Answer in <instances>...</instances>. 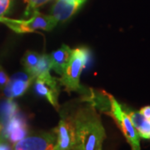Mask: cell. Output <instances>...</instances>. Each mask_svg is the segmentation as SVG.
<instances>
[{
	"label": "cell",
	"mask_w": 150,
	"mask_h": 150,
	"mask_svg": "<svg viewBox=\"0 0 150 150\" xmlns=\"http://www.w3.org/2000/svg\"><path fill=\"white\" fill-rule=\"evenodd\" d=\"M49 0H35L34 2V10H37V8L40 6L43 5L44 4H46Z\"/></svg>",
	"instance_id": "cell-19"
},
{
	"label": "cell",
	"mask_w": 150,
	"mask_h": 150,
	"mask_svg": "<svg viewBox=\"0 0 150 150\" xmlns=\"http://www.w3.org/2000/svg\"><path fill=\"white\" fill-rule=\"evenodd\" d=\"M40 58L41 55L36 52H33V51L26 52V54H24L23 58L22 59V64L26 70V73L33 76V73L36 69Z\"/></svg>",
	"instance_id": "cell-13"
},
{
	"label": "cell",
	"mask_w": 150,
	"mask_h": 150,
	"mask_svg": "<svg viewBox=\"0 0 150 150\" xmlns=\"http://www.w3.org/2000/svg\"><path fill=\"white\" fill-rule=\"evenodd\" d=\"M51 69H52V60L50 58V55L48 54L41 55V58L39 59L37 67L33 73V77L36 79V77H38V75L46 72H49Z\"/></svg>",
	"instance_id": "cell-14"
},
{
	"label": "cell",
	"mask_w": 150,
	"mask_h": 150,
	"mask_svg": "<svg viewBox=\"0 0 150 150\" xmlns=\"http://www.w3.org/2000/svg\"><path fill=\"white\" fill-rule=\"evenodd\" d=\"M0 150H12V149L7 144L0 143Z\"/></svg>",
	"instance_id": "cell-20"
},
{
	"label": "cell",
	"mask_w": 150,
	"mask_h": 150,
	"mask_svg": "<svg viewBox=\"0 0 150 150\" xmlns=\"http://www.w3.org/2000/svg\"><path fill=\"white\" fill-rule=\"evenodd\" d=\"M79 1H81L82 3H84V2H85L86 0H79Z\"/></svg>",
	"instance_id": "cell-21"
},
{
	"label": "cell",
	"mask_w": 150,
	"mask_h": 150,
	"mask_svg": "<svg viewBox=\"0 0 150 150\" xmlns=\"http://www.w3.org/2000/svg\"><path fill=\"white\" fill-rule=\"evenodd\" d=\"M18 112V108L16 103L11 98H8L0 105V119L3 127L8 123L11 118Z\"/></svg>",
	"instance_id": "cell-12"
},
{
	"label": "cell",
	"mask_w": 150,
	"mask_h": 150,
	"mask_svg": "<svg viewBox=\"0 0 150 150\" xmlns=\"http://www.w3.org/2000/svg\"><path fill=\"white\" fill-rule=\"evenodd\" d=\"M109 100V109L105 113L111 116L118 128L122 131L132 150H140V137L135 129L130 118L123 110V106L115 99V98L107 93Z\"/></svg>",
	"instance_id": "cell-3"
},
{
	"label": "cell",
	"mask_w": 150,
	"mask_h": 150,
	"mask_svg": "<svg viewBox=\"0 0 150 150\" xmlns=\"http://www.w3.org/2000/svg\"><path fill=\"white\" fill-rule=\"evenodd\" d=\"M123 106V110L128 114L140 138L150 139V121L141 114L139 111H134L126 106Z\"/></svg>",
	"instance_id": "cell-10"
},
{
	"label": "cell",
	"mask_w": 150,
	"mask_h": 150,
	"mask_svg": "<svg viewBox=\"0 0 150 150\" xmlns=\"http://www.w3.org/2000/svg\"><path fill=\"white\" fill-rule=\"evenodd\" d=\"M8 75L4 73V71L0 69V88H4L6 86V84L8 82Z\"/></svg>",
	"instance_id": "cell-17"
},
{
	"label": "cell",
	"mask_w": 150,
	"mask_h": 150,
	"mask_svg": "<svg viewBox=\"0 0 150 150\" xmlns=\"http://www.w3.org/2000/svg\"><path fill=\"white\" fill-rule=\"evenodd\" d=\"M57 135V144L54 150H73L75 144V131L71 118L61 119L54 129Z\"/></svg>",
	"instance_id": "cell-6"
},
{
	"label": "cell",
	"mask_w": 150,
	"mask_h": 150,
	"mask_svg": "<svg viewBox=\"0 0 150 150\" xmlns=\"http://www.w3.org/2000/svg\"><path fill=\"white\" fill-rule=\"evenodd\" d=\"M55 135L43 134L24 138L15 143L14 150H54Z\"/></svg>",
	"instance_id": "cell-7"
},
{
	"label": "cell",
	"mask_w": 150,
	"mask_h": 150,
	"mask_svg": "<svg viewBox=\"0 0 150 150\" xmlns=\"http://www.w3.org/2000/svg\"><path fill=\"white\" fill-rule=\"evenodd\" d=\"M34 90L37 94L45 98L56 109H59V88L57 79L51 76L49 72L43 73L36 77Z\"/></svg>",
	"instance_id": "cell-5"
},
{
	"label": "cell",
	"mask_w": 150,
	"mask_h": 150,
	"mask_svg": "<svg viewBox=\"0 0 150 150\" xmlns=\"http://www.w3.org/2000/svg\"><path fill=\"white\" fill-rule=\"evenodd\" d=\"M139 112L146 119L150 121V106H145L139 110Z\"/></svg>",
	"instance_id": "cell-18"
},
{
	"label": "cell",
	"mask_w": 150,
	"mask_h": 150,
	"mask_svg": "<svg viewBox=\"0 0 150 150\" xmlns=\"http://www.w3.org/2000/svg\"><path fill=\"white\" fill-rule=\"evenodd\" d=\"M72 54V49L67 46L63 45L58 50L54 51L50 54L52 60V69L59 75L64 74L65 69L69 62L70 57Z\"/></svg>",
	"instance_id": "cell-11"
},
{
	"label": "cell",
	"mask_w": 150,
	"mask_h": 150,
	"mask_svg": "<svg viewBox=\"0 0 150 150\" xmlns=\"http://www.w3.org/2000/svg\"><path fill=\"white\" fill-rule=\"evenodd\" d=\"M88 60V51L86 48H79L72 50L69 62L65 69L64 74L59 79L60 84L68 92H82L79 84L81 72Z\"/></svg>",
	"instance_id": "cell-2"
},
{
	"label": "cell",
	"mask_w": 150,
	"mask_h": 150,
	"mask_svg": "<svg viewBox=\"0 0 150 150\" xmlns=\"http://www.w3.org/2000/svg\"><path fill=\"white\" fill-rule=\"evenodd\" d=\"M79 0H57L51 10V16L59 22H64L70 18L82 4Z\"/></svg>",
	"instance_id": "cell-9"
},
{
	"label": "cell",
	"mask_w": 150,
	"mask_h": 150,
	"mask_svg": "<svg viewBox=\"0 0 150 150\" xmlns=\"http://www.w3.org/2000/svg\"><path fill=\"white\" fill-rule=\"evenodd\" d=\"M70 118L75 131L73 150H102L106 134L101 118L93 105L79 108Z\"/></svg>",
	"instance_id": "cell-1"
},
{
	"label": "cell",
	"mask_w": 150,
	"mask_h": 150,
	"mask_svg": "<svg viewBox=\"0 0 150 150\" xmlns=\"http://www.w3.org/2000/svg\"><path fill=\"white\" fill-rule=\"evenodd\" d=\"M27 134L28 125H23V126H20V127L12 129L10 132H8L6 134L4 138L9 140V142H11V143L15 144L17 142H18L19 140L24 139Z\"/></svg>",
	"instance_id": "cell-15"
},
{
	"label": "cell",
	"mask_w": 150,
	"mask_h": 150,
	"mask_svg": "<svg viewBox=\"0 0 150 150\" xmlns=\"http://www.w3.org/2000/svg\"><path fill=\"white\" fill-rule=\"evenodd\" d=\"M0 23L6 24L18 33H24L34 32L38 29L45 31L52 30L56 26L58 21L53 16L45 15L36 10L33 13V16L28 20H18L0 17Z\"/></svg>",
	"instance_id": "cell-4"
},
{
	"label": "cell",
	"mask_w": 150,
	"mask_h": 150,
	"mask_svg": "<svg viewBox=\"0 0 150 150\" xmlns=\"http://www.w3.org/2000/svg\"><path fill=\"white\" fill-rule=\"evenodd\" d=\"M0 69H1V68H0Z\"/></svg>",
	"instance_id": "cell-22"
},
{
	"label": "cell",
	"mask_w": 150,
	"mask_h": 150,
	"mask_svg": "<svg viewBox=\"0 0 150 150\" xmlns=\"http://www.w3.org/2000/svg\"><path fill=\"white\" fill-rule=\"evenodd\" d=\"M34 79H35L28 73H17L13 74L4 88L5 96L11 99L21 96Z\"/></svg>",
	"instance_id": "cell-8"
},
{
	"label": "cell",
	"mask_w": 150,
	"mask_h": 150,
	"mask_svg": "<svg viewBox=\"0 0 150 150\" xmlns=\"http://www.w3.org/2000/svg\"><path fill=\"white\" fill-rule=\"evenodd\" d=\"M12 0H0V17H4L8 13L11 6Z\"/></svg>",
	"instance_id": "cell-16"
}]
</instances>
